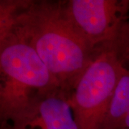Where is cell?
I'll list each match as a JSON object with an SVG mask.
<instances>
[{"instance_id":"8992f818","label":"cell","mask_w":129,"mask_h":129,"mask_svg":"<svg viewBox=\"0 0 129 129\" xmlns=\"http://www.w3.org/2000/svg\"><path fill=\"white\" fill-rule=\"evenodd\" d=\"M129 111V70L121 76L101 129H117Z\"/></svg>"},{"instance_id":"3957f363","label":"cell","mask_w":129,"mask_h":129,"mask_svg":"<svg viewBox=\"0 0 129 129\" xmlns=\"http://www.w3.org/2000/svg\"><path fill=\"white\" fill-rule=\"evenodd\" d=\"M112 43L102 46L70 95L78 129H101L115 88L126 70Z\"/></svg>"},{"instance_id":"5b68a950","label":"cell","mask_w":129,"mask_h":129,"mask_svg":"<svg viewBox=\"0 0 129 129\" xmlns=\"http://www.w3.org/2000/svg\"><path fill=\"white\" fill-rule=\"evenodd\" d=\"M70 93L60 87L40 92L1 129H78L70 106Z\"/></svg>"},{"instance_id":"9c48e42d","label":"cell","mask_w":129,"mask_h":129,"mask_svg":"<svg viewBox=\"0 0 129 129\" xmlns=\"http://www.w3.org/2000/svg\"><path fill=\"white\" fill-rule=\"evenodd\" d=\"M117 129H129V111L118 125Z\"/></svg>"},{"instance_id":"52a82bcc","label":"cell","mask_w":129,"mask_h":129,"mask_svg":"<svg viewBox=\"0 0 129 129\" xmlns=\"http://www.w3.org/2000/svg\"><path fill=\"white\" fill-rule=\"evenodd\" d=\"M22 0L0 1V41L11 34Z\"/></svg>"},{"instance_id":"277c9868","label":"cell","mask_w":129,"mask_h":129,"mask_svg":"<svg viewBox=\"0 0 129 129\" xmlns=\"http://www.w3.org/2000/svg\"><path fill=\"white\" fill-rule=\"evenodd\" d=\"M64 4L74 26L96 49L115 41L128 19V0H69Z\"/></svg>"},{"instance_id":"ba28073f","label":"cell","mask_w":129,"mask_h":129,"mask_svg":"<svg viewBox=\"0 0 129 129\" xmlns=\"http://www.w3.org/2000/svg\"><path fill=\"white\" fill-rule=\"evenodd\" d=\"M114 46L118 55L123 61H129V20H126L113 42Z\"/></svg>"},{"instance_id":"6da1fadb","label":"cell","mask_w":129,"mask_h":129,"mask_svg":"<svg viewBox=\"0 0 129 129\" xmlns=\"http://www.w3.org/2000/svg\"><path fill=\"white\" fill-rule=\"evenodd\" d=\"M11 34L32 47L70 93L101 47H92L74 26L64 1L22 0Z\"/></svg>"},{"instance_id":"7a4b0ae2","label":"cell","mask_w":129,"mask_h":129,"mask_svg":"<svg viewBox=\"0 0 129 129\" xmlns=\"http://www.w3.org/2000/svg\"><path fill=\"white\" fill-rule=\"evenodd\" d=\"M57 87L58 81L32 47L14 34L0 41L1 123L24 109L38 93Z\"/></svg>"}]
</instances>
